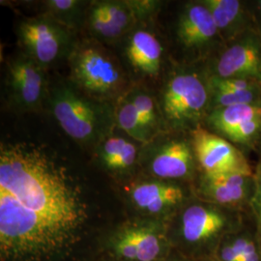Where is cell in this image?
I'll use <instances>...</instances> for the list:
<instances>
[{"instance_id": "24", "label": "cell", "mask_w": 261, "mask_h": 261, "mask_svg": "<svg viewBox=\"0 0 261 261\" xmlns=\"http://www.w3.org/2000/svg\"><path fill=\"white\" fill-rule=\"evenodd\" d=\"M129 98L136 107L142 125L151 134V130L157 125V112L153 99L144 92H137Z\"/></svg>"}, {"instance_id": "18", "label": "cell", "mask_w": 261, "mask_h": 261, "mask_svg": "<svg viewBox=\"0 0 261 261\" xmlns=\"http://www.w3.org/2000/svg\"><path fill=\"white\" fill-rule=\"evenodd\" d=\"M201 191L207 198L218 204L237 205L249 196L251 189L231 188L219 182L215 178L204 175L201 183Z\"/></svg>"}, {"instance_id": "20", "label": "cell", "mask_w": 261, "mask_h": 261, "mask_svg": "<svg viewBox=\"0 0 261 261\" xmlns=\"http://www.w3.org/2000/svg\"><path fill=\"white\" fill-rule=\"evenodd\" d=\"M115 115L120 128L130 138L140 142H147L149 140L151 134L142 125L139 113L130 98H125L122 101Z\"/></svg>"}, {"instance_id": "21", "label": "cell", "mask_w": 261, "mask_h": 261, "mask_svg": "<svg viewBox=\"0 0 261 261\" xmlns=\"http://www.w3.org/2000/svg\"><path fill=\"white\" fill-rule=\"evenodd\" d=\"M99 4L112 25L121 36L136 19L127 1H99Z\"/></svg>"}, {"instance_id": "27", "label": "cell", "mask_w": 261, "mask_h": 261, "mask_svg": "<svg viewBox=\"0 0 261 261\" xmlns=\"http://www.w3.org/2000/svg\"><path fill=\"white\" fill-rule=\"evenodd\" d=\"M260 134L261 118H257L244 124L240 128L234 130L227 139L236 143L245 144L252 141L255 136H258Z\"/></svg>"}, {"instance_id": "31", "label": "cell", "mask_w": 261, "mask_h": 261, "mask_svg": "<svg viewBox=\"0 0 261 261\" xmlns=\"http://www.w3.org/2000/svg\"><path fill=\"white\" fill-rule=\"evenodd\" d=\"M221 259L222 261H242L241 258L236 254L231 243L225 244L221 249Z\"/></svg>"}, {"instance_id": "4", "label": "cell", "mask_w": 261, "mask_h": 261, "mask_svg": "<svg viewBox=\"0 0 261 261\" xmlns=\"http://www.w3.org/2000/svg\"><path fill=\"white\" fill-rule=\"evenodd\" d=\"M71 79L91 99L103 102L120 96L127 77L120 62L98 43L83 42L69 55Z\"/></svg>"}, {"instance_id": "19", "label": "cell", "mask_w": 261, "mask_h": 261, "mask_svg": "<svg viewBox=\"0 0 261 261\" xmlns=\"http://www.w3.org/2000/svg\"><path fill=\"white\" fill-rule=\"evenodd\" d=\"M47 14L65 28H77L84 18V2L79 0L46 1Z\"/></svg>"}, {"instance_id": "10", "label": "cell", "mask_w": 261, "mask_h": 261, "mask_svg": "<svg viewBox=\"0 0 261 261\" xmlns=\"http://www.w3.org/2000/svg\"><path fill=\"white\" fill-rule=\"evenodd\" d=\"M162 247L159 230L151 224L128 225L112 239L114 252L128 261H154Z\"/></svg>"}, {"instance_id": "6", "label": "cell", "mask_w": 261, "mask_h": 261, "mask_svg": "<svg viewBox=\"0 0 261 261\" xmlns=\"http://www.w3.org/2000/svg\"><path fill=\"white\" fill-rule=\"evenodd\" d=\"M19 38L25 55L44 68L71 53L73 48L70 29L48 14L22 20L19 27Z\"/></svg>"}, {"instance_id": "26", "label": "cell", "mask_w": 261, "mask_h": 261, "mask_svg": "<svg viewBox=\"0 0 261 261\" xmlns=\"http://www.w3.org/2000/svg\"><path fill=\"white\" fill-rule=\"evenodd\" d=\"M127 141L128 140L121 138L112 137L103 142L101 148V159L107 168L112 169L114 163L124 149Z\"/></svg>"}, {"instance_id": "3", "label": "cell", "mask_w": 261, "mask_h": 261, "mask_svg": "<svg viewBox=\"0 0 261 261\" xmlns=\"http://www.w3.org/2000/svg\"><path fill=\"white\" fill-rule=\"evenodd\" d=\"M51 112L66 134L81 144H93L111 130L116 115L103 102L61 85L49 97Z\"/></svg>"}, {"instance_id": "8", "label": "cell", "mask_w": 261, "mask_h": 261, "mask_svg": "<svg viewBox=\"0 0 261 261\" xmlns=\"http://www.w3.org/2000/svg\"><path fill=\"white\" fill-rule=\"evenodd\" d=\"M220 79H247L261 84V38L246 31L219 56L215 74Z\"/></svg>"}, {"instance_id": "14", "label": "cell", "mask_w": 261, "mask_h": 261, "mask_svg": "<svg viewBox=\"0 0 261 261\" xmlns=\"http://www.w3.org/2000/svg\"><path fill=\"white\" fill-rule=\"evenodd\" d=\"M194 150L184 140L165 144L153 158L152 172L160 178L178 179L188 176L194 168Z\"/></svg>"}, {"instance_id": "30", "label": "cell", "mask_w": 261, "mask_h": 261, "mask_svg": "<svg viewBox=\"0 0 261 261\" xmlns=\"http://www.w3.org/2000/svg\"><path fill=\"white\" fill-rule=\"evenodd\" d=\"M242 261H259V255L255 244L251 239L249 240L243 252Z\"/></svg>"}, {"instance_id": "12", "label": "cell", "mask_w": 261, "mask_h": 261, "mask_svg": "<svg viewBox=\"0 0 261 261\" xmlns=\"http://www.w3.org/2000/svg\"><path fill=\"white\" fill-rule=\"evenodd\" d=\"M227 224L223 212L212 207L190 206L182 217V234L188 242H205L222 232Z\"/></svg>"}, {"instance_id": "22", "label": "cell", "mask_w": 261, "mask_h": 261, "mask_svg": "<svg viewBox=\"0 0 261 261\" xmlns=\"http://www.w3.org/2000/svg\"><path fill=\"white\" fill-rule=\"evenodd\" d=\"M88 27L96 37L105 41H113L121 35L112 25V22L106 16L99 1L92 3L88 13Z\"/></svg>"}, {"instance_id": "17", "label": "cell", "mask_w": 261, "mask_h": 261, "mask_svg": "<svg viewBox=\"0 0 261 261\" xmlns=\"http://www.w3.org/2000/svg\"><path fill=\"white\" fill-rule=\"evenodd\" d=\"M257 118H261V103L214 109L208 117V122L213 129L228 138L244 124Z\"/></svg>"}, {"instance_id": "15", "label": "cell", "mask_w": 261, "mask_h": 261, "mask_svg": "<svg viewBox=\"0 0 261 261\" xmlns=\"http://www.w3.org/2000/svg\"><path fill=\"white\" fill-rule=\"evenodd\" d=\"M130 198L140 210L158 214L179 204L184 198V193L173 184L143 182L132 189Z\"/></svg>"}, {"instance_id": "16", "label": "cell", "mask_w": 261, "mask_h": 261, "mask_svg": "<svg viewBox=\"0 0 261 261\" xmlns=\"http://www.w3.org/2000/svg\"><path fill=\"white\" fill-rule=\"evenodd\" d=\"M221 37L235 40L244 34L247 18L243 4L236 0H204Z\"/></svg>"}, {"instance_id": "23", "label": "cell", "mask_w": 261, "mask_h": 261, "mask_svg": "<svg viewBox=\"0 0 261 261\" xmlns=\"http://www.w3.org/2000/svg\"><path fill=\"white\" fill-rule=\"evenodd\" d=\"M210 91L224 92H254L261 91V84L247 79H220L212 76L209 80Z\"/></svg>"}, {"instance_id": "28", "label": "cell", "mask_w": 261, "mask_h": 261, "mask_svg": "<svg viewBox=\"0 0 261 261\" xmlns=\"http://www.w3.org/2000/svg\"><path fill=\"white\" fill-rule=\"evenodd\" d=\"M252 205L253 212L257 219V223L261 229V165H259L257 171L254 175Z\"/></svg>"}, {"instance_id": "11", "label": "cell", "mask_w": 261, "mask_h": 261, "mask_svg": "<svg viewBox=\"0 0 261 261\" xmlns=\"http://www.w3.org/2000/svg\"><path fill=\"white\" fill-rule=\"evenodd\" d=\"M177 36L187 48L201 49L221 37L213 17L203 2L189 3L182 11L177 25Z\"/></svg>"}, {"instance_id": "1", "label": "cell", "mask_w": 261, "mask_h": 261, "mask_svg": "<svg viewBox=\"0 0 261 261\" xmlns=\"http://www.w3.org/2000/svg\"><path fill=\"white\" fill-rule=\"evenodd\" d=\"M0 190L75 231L86 218L85 205L65 174L43 152L24 144L1 146Z\"/></svg>"}, {"instance_id": "9", "label": "cell", "mask_w": 261, "mask_h": 261, "mask_svg": "<svg viewBox=\"0 0 261 261\" xmlns=\"http://www.w3.org/2000/svg\"><path fill=\"white\" fill-rule=\"evenodd\" d=\"M192 138V147L204 175L250 169L242 154L223 138L201 128L193 130Z\"/></svg>"}, {"instance_id": "32", "label": "cell", "mask_w": 261, "mask_h": 261, "mask_svg": "<svg viewBox=\"0 0 261 261\" xmlns=\"http://www.w3.org/2000/svg\"><path fill=\"white\" fill-rule=\"evenodd\" d=\"M258 7H259V11L261 12V1L258 2Z\"/></svg>"}, {"instance_id": "2", "label": "cell", "mask_w": 261, "mask_h": 261, "mask_svg": "<svg viewBox=\"0 0 261 261\" xmlns=\"http://www.w3.org/2000/svg\"><path fill=\"white\" fill-rule=\"evenodd\" d=\"M75 230L49 221L0 190V251L4 261L39 260L73 241Z\"/></svg>"}, {"instance_id": "13", "label": "cell", "mask_w": 261, "mask_h": 261, "mask_svg": "<svg viewBox=\"0 0 261 261\" xmlns=\"http://www.w3.org/2000/svg\"><path fill=\"white\" fill-rule=\"evenodd\" d=\"M126 54L130 65L137 72L149 77L158 75L163 47L154 34L146 30L135 31L129 39Z\"/></svg>"}, {"instance_id": "5", "label": "cell", "mask_w": 261, "mask_h": 261, "mask_svg": "<svg viewBox=\"0 0 261 261\" xmlns=\"http://www.w3.org/2000/svg\"><path fill=\"white\" fill-rule=\"evenodd\" d=\"M210 97L209 85L199 75L180 72L172 75L164 88L163 114L173 128H190L204 116Z\"/></svg>"}, {"instance_id": "7", "label": "cell", "mask_w": 261, "mask_h": 261, "mask_svg": "<svg viewBox=\"0 0 261 261\" xmlns=\"http://www.w3.org/2000/svg\"><path fill=\"white\" fill-rule=\"evenodd\" d=\"M7 83L14 105L22 111H37L47 95L45 68L23 54L8 65Z\"/></svg>"}, {"instance_id": "29", "label": "cell", "mask_w": 261, "mask_h": 261, "mask_svg": "<svg viewBox=\"0 0 261 261\" xmlns=\"http://www.w3.org/2000/svg\"><path fill=\"white\" fill-rule=\"evenodd\" d=\"M135 18H144L154 12L158 6L156 1H127Z\"/></svg>"}, {"instance_id": "25", "label": "cell", "mask_w": 261, "mask_h": 261, "mask_svg": "<svg viewBox=\"0 0 261 261\" xmlns=\"http://www.w3.org/2000/svg\"><path fill=\"white\" fill-rule=\"evenodd\" d=\"M210 96L213 99L215 109L245 103H261V91L237 93L224 91H210Z\"/></svg>"}]
</instances>
